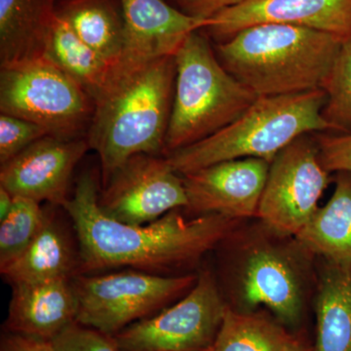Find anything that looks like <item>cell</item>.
<instances>
[{"instance_id":"cell-1","label":"cell","mask_w":351,"mask_h":351,"mask_svg":"<svg viewBox=\"0 0 351 351\" xmlns=\"http://www.w3.org/2000/svg\"><path fill=\"white\" fill-rule=\"evenodd\" d=\"M98 184L83 174L63 209L80 248V274L131 269L163 276L197 272L203 258L243 219L189 217L176 209L145 225L110 218L99 206Z\"/></svg>"},{"instance_id":"cell-2","label":"cell","mask_w":351,"mask_h":351,"mask_svg":"<svg viewBox=\"0 0 351 351\" xmlns=\"http://www.w3.org/2000/svg\"><path fill=\"white\" fill-rule=\"evenodd\" d=\"M213 252L215 277L228 308L265 309L290 331H304L317 282V257L297 237L258 218L243 219Z\"/></svg>"},{"instance_id":"cell-3","label":"cell","mask_w":351,"mask_h":351,"mask_svg":"<svg viewBox=\"0 0 351 351\" xmlns=\"http://www.w3.org/2000/svg\"><path fill=\"white\" fill-rule=\"evenodd\" d=\"M175 82V56L113 71L86 136L100 158L101 186L136 154L164 156Z\"/></svg>"},{"instance_id":"cell-4","label":"cell","mask_w":351,"mask_h":351,"mask_svg":"<svg viewBox=\"0 0 351 351\" xmlns=\"http://www.w3.org/2000/svg\"><path fill=\"white\" fill-rule=\"evenodd\" d=\"M343 40L306 27L252 25L219 44L228 73L258 97L322 89Z\"/></svg>"},{"instance_id":"cell-5","label":"cell","mask_w":351,"mask_h":351,"mask_svg":"<svg viewBox=\"0 0 351 351\" xmlns=\"http://www.w3.org/2000/svg\"><path fill=\"white\" fill-rule=\"evenodd\" d=\"M326 100L323 89L258 97L232 124L166 158L181 176L233 159L252 157L270 163L295 138L306 134L331 133L322 117Z\"/></svg>"},{"instance_id":"cell-6","label":"cell","mask_w":351,"mask_h":351,"mask_svg":"<svg viewBox=\"0 0 351 351\" xmlns=\"http://www.w3.org/2000/svg\"><path fill=\"white\" fill-rule=\"evenodd\" d=\"M175 61L174 100L164 156L230 125L258 99L226 71L198 31L182 44Z\"/></svg>"},{"instance_id":"cell-7","label":"cell","mask_w":351,"mask_h":351,"mask_svg":"<svg viewBox=\"0 0 351 351\" xmlns=\"http://www.w3.org/2000/svg\"><path fill=\"white\" fill-rule=\"evenodd\" d=\"M197 277L198 271L163 276L131 269L77 274L71 279L77 301L76 322L114 337L179 301Z\"/></svg>"},{"instance_id":"cell-8","label":"cell","mask_w":351,"mask_h":351,"mask_svg":"<svg viewBox=\"0 0 351 351\" xmlns=\"http://www.w3.org/2000/svg\"><path fill=\"white\" fill-rule=\"evenodd\" d=\"M95 101L46 58L0 68V112L34 122L50 136L86 137Z\"/></svg>"},{"instance_id":"cell-9","label":"cell","mask_w":351,"mask_h":351,"mask_svg":"<svg viewBox=\"0 0 351 351\" xmlns=\"http://www.w3.org/2000/svg\"><path fill=\"white\" fill-rule=\"evenodd\" d=\"M226 309L213 269L200 267L188 294L113 338L121 351H205L214 343Z\"/></svg>"},{"instance_id":"cell-10","label":"cell","mask_w":351,"mask_h":351,"mask_svg":"<svg viewBox=\"0 0 351 351\" xmlns=\"http://www.w3.org/2000/svg\"><path fill=\"white\" fill-rule=\"evenodd\" d=\"M295 138L270 162L257 218L274 230L297 235L317 211L330 182L315 137Z\"/></svg>"},{"instance_id":"cell-11","label":"cell","mask_w":351,"mask_h":351,"mask_svg":"<svg viewBox=\"0 0 351 351\" xmlns=\"http://www.w3.org/2000/svg\"><path fill=\"white\" fill-rule=\"evenodd\" d=\"M99 206L110 218L145 225L188 205L181 175L166 156L140 154L115 171L99 193Z\"/></svg>"},{"instance_id":"cell-12","label":"cell","mask_w":351,"mask_h":351,"mask_svg":"<svg viewBox=\"0 0 351 351\" xmlns=\"http://www.w3.org/2000/svg\"><path fill=\"white\" fill-rule=\"evenodd\" d=\"M270 163L261 158L223 161L182 176L189 217L221 215L257 218Z\"/></svg>"},{"instance_id":"cell-13","label":"cell","mask_w":351,"mask_h":351,"mask_svg":"<svg viewBox=\"0 0 351 351\" xmlns=\"http://www.w3.org/2000/svg\"><path fill=\"white\" fill-rule=\"evenodd\" d=\"M90 149L86 137L45 136L0 168V186L14 196L63 208L77 163Z\"/></svg>"},{"instance_id":"cell-14","label":"cell","mask_w":351,"mask_h":351,"mask_svg":"<svg viewBox=\"0 0 351 351\" xmlns=\"http://www.w3.org/2000/svg\"><path fill=\"white\" fill-rule=\"evenodd\" d=\"M283 24L351 36V0H246L208 18L207 32L228 40L252 25Z\"/></svg>"},{"instance_id":"cell-15","label":"cell","mask_w":351,"mask_h":351,"mask_svg":"<svg viewBox=\"0 0 351 351\" xmlns=\"http://www.w3.org/2000/svg\"><path fill=\"white\" fill-rule=\"evenodd\" d=\"M125 47L114 69H130L175 56L189 34L206 27L208 19L193 17L163 0H121Z\"/></svg>"},{"instance_id":"cell-16","label":"cell","mask_w":351,"mask_h":351,"mask_svg":"<svg viewBox=\"0 0 351 351\" xmlns=\"http://www.w3.org/2000/svg\"><path fill=\"white\" fill-rule=\"evenodd\" d=\"M71 279L12 286L4 332L51 341L76 322Z\"/></svg>"},{"instance_id":"cell-17","label":"cell","mask_w":351,"mask_h":351,"mask_svg":"<svg viewBox=\"0 0 351 351\" xmlns=\"http://www.w3.org/2000/svg\"><path fill=\"white\" fill-rule=\"evenodd\" d=\"M56 215L46 211L43 228L1 276L11 286L73 279L80 274V248Z\"/></svg>"},{"instance_id":"cell-18","label":"cell","mask_w":351,"mask_h":351,"mask_svg":"<svg viewBox=\"0 0 351 351\" xmlns=\"http://www.w3.org/2000/svg\"><path fill=\"white\" fill-rule=\"evenodd\" d=\"M57 4V0H0V68L44 57Z\"/></svg>"},{"instance_id":"cell-19","label":"cell","mask_w":351,"mask_h":351,"mask_svg":"<svg viewBox=\"0 0 351 351\" xmlns=\"http://www.w3.org/2000/svg\"><path fill=\"white\" fill-rule=\"evenodd\" d=\"M314 351H351V263L317 258Z\"/></svg>"},{"instance_id":"cell-20","label":"cell","mask_w":351,"mask_h":351,"mask_svg":"<svg viewBox=\"0 0 351 351\" xmlns=\"http://www.w3.org/2000/svg\"><path fill=\"white\" fill-rule=\"evenodd\" d=\"M57 15L113 69L125 47L121 0H61Z\"/></svg>"},{"instance_id":"cell-21","label":"cell","mask_w":351,"mask_h":351,"mask_svg":"<svg viewBox=\"0 0 351 351\" xmlns=\"http://www.w3.org/2000/svg\"><path fill=\"white\" fill-rule=\"evenodd\" d=\"M334 193L295 237L317 258L351 263V173L337 172Z\"/></svg>"},{"instance_id":"cell-22","label":"cell","mask_w":351,"mask_h":351,"mask_svg":"<svg viewBox=\"0 0 351 351\" xmlns=\"http://www.w3.org/2000/svg\"><path fill=\"white\" fill-rule=\"evenodd\" d=\"M299 332L265 309L239 313L228 307L214 343L205 351H287Z\"/></svg>"},{"instance_id":"cell-23","label":"cell","mask_w":351,"mask_h":351,"mask_svg":"<svg viewBox=\"0 0 351 351\" xmlns=\"http://www.w3.org/2000/svg\"><path fill=\"white\" fill-rule=\"evenodd\" d=\"M44 58L82 85L94 101L103 93L112 78V66L83 43L58 15Z\"/></svg>"},{"instance_id":"cell-24","label":"cell","mask_w":351,"mask_h":351,"mask_svg":"<svg viewBox=\"0 0 351 351\" xmlns=\"http://www.w3.org/2000/svg\"><path fill=\"white\" fill-rule=\"evenodd\" d=\"M46 211L38 201L15 196L10 213L0 221V267L19 257L43 228Z\"/></svg>"},{"instance_id":"cell-25","label":"cell","mask_w":351,"mask_h":351,"mask_svg":"<svg viewBox=\"0 0 351 351\" xmlns=\"http://www.w3.org/2000/svg\"><path fill=\"white\" fill-rule=\"evenodd\" d=\"M322 89L327 95L322 117L331 133H351V36L341 44Z\"/></svg>"},{"instance_id":"cell-26","label":"cell","mask_w":351,"mask_h":351,"mask_svg":"<svg viewBox=\"0 0 351 351\" xmlns=\"http://www.w3.org/2000/svg\"><path fill=\"white\" fill-rule=\"evenodd\" d=\"M50 136L34 122L14 115L0 114V164L3 165L39 138Z\"/></svg>"},{"instance_id":"cell-27","label":"cell","mask_w":351,"mask_h":351,"mask_svg":"<svg viewBox=\"0 0 351 351\" xmlns=\"http://www.w3.org/2000/svg\"><path fill=\"white\" fill-rule=\"evenodd\" d=\"M56 351H121L112 336L75 322L52 341Z\"/></svg>"},{"instance_id":"cell-28","label":"cell","mask_w":351,"mask_h":351,"mask_svg":"<svg viewBox=\"0 0 351 351\" xmlns=\"http://www.w3.org/2000/svg\"><path fill=\"white\" fill-rule=\"evenodd\" d=\"M314 137L328 172L351 173V133H319Z\"/></svg>"},{"instance_id":"cell-29","label":"cell","mask_w":351,"mask_h":351,"mask_svg":"<svg viewBox=\"0 0 351 351\" xmlns=\"http://www.w3.org/2000/svg\"><path fill=\"white\" fill-rule=\"evenodd\" d=\"M244 1L246 0H177L182 12L201 19H208L223 9Z\"/></svg>"},{"instance_id":"cell-30","label":"cell","mask_w":351,"mask_h":351,"mask_svg":"<svg viewBox=\"0 0 351 351\" xmlns=\"http://www.w3.org/2000/svg\"><path fill=\"white\" fill-rule=\"evenodd\" d=\"M0 351H56L52 341L4 332L0 339Z\"/></svg>"},{"instance_id":"cell-31","label":"cell","mask_w":351,"mask_h":351,"mask_svg":"<svg viewBox=\"0 0 351 351\" xmlns=\"http://www.w3.org/2000/svg\"><path fill=\"white\" fill-rule=\"evenodd\" d=\"M15 196L11 195L5 189L0 186V221L8 216L14 204Z\"/></svg>"},{"instance_id":"cell-32","label":"cell","mask_w":351,"mask_h":351,"mask_svg":"<svg viewBox=\"0 0 351 351\" xmlns=\"http://www.w3.org/2000/svg\"><path fill=\"white\" fill-rule=\"evenodd\" d=\"M287 351H314L313 341L308 339L306 330L298 334L297 339Z\"/></svg>"}]
</instances>
